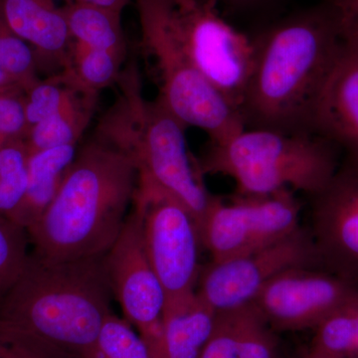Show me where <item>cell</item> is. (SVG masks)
Wrapping results in <instances>:
<instances>
[{
	"mask_svg": "<svg viewBox=\"0 0 358 358\" xmlns=\"http://www.w3.org/2000/svg\"><path fill=\"white\" fill-rule=\"evenodd\" d=\"M219 8L222 6L231 13L239 11L256 10V9L268 8L279 3L282 0H214Z\"/></svg>",
	"mask_w": 358,
	"mask_h": 358,
	"instance_id": "cell-29",
	"label": "cell"
},
{
	"mask_svg": "<svg viewBox=\"0 0 358 358\" xmlns=\"http://www.w3.org/2000/svg\"><path fill=\"white\" fill-rule=\"evenodd\" d=\"M238 358H278L267 320L253 305L238 308Z\"/></svg>",
	"mask_w": 358,
	"mask_h": 358,
	"instance_id": "cell-26",
	"label": "cell"
},
{
	"mask_svg": "<svg viewBox=\"0 0 358 358\" xmlns=\"http://www.w3.org/2000/svg\"><path fill=\"white\" fill-rule=\"evenodd\" d=\"M27 231L0 216V299L15 284L29 259Z\"/></svg>",
	"mask_w": 358,
	"mask_h": 358,
	"instance_id": "cell-25",
	"label": "cell"
},
{
	"mask_svg": "<svg viewBox=\"0 0 358 358\" xmlns=\"http://www.w3.org/2000/svg\"><path fill=\"white\" fill-rule=\"evenodd\" d=\"M216 315L196 292L178 300L166 301L162 338L152 358H199Z\"/></svg>",
	"mask_w": 358,
	"mask_h": 358,
	"instance_id": "cell-16",
	"label": "cell"
},
{
	"mask_svg": "<svg viewBox=\"0 0 358 358\" xmlns=\"http://www.w3.org/2000/svg\"><path fill=\"white\" fill-rule=\"evenodd\" d=\"M338 8L343 21L358 29V0H329Z\"/></svg>",
	"mask_w": 358,
	"mask_h": 358,
	"instance_id": "cell-31",
	"label": "cell"
},
{
	"mask_svg": "<svg viewBox=\"0 0 358 358\" xmlns=\"http://www.w3.org/2000/svg\"><path fill=\"white\" fill-rule=\"evenodd\" d=\"M338 148L313 131L245 128L209 143L199 169L203 176H228L240 195H267L284 189L313 197L333 178Z\"/></svg>",
	"mask_w": 358,
	"mask_h": 358,
	"instance_id": "cell-5",
	"label": "cell"
},
{
	"mask_svg": "<svg viewBox=\"0 0 358 358\" xmlns=\"http://www.w3.org/2000/svg\"><path fill=\"white\" fill-rule=\"evenodd\" d=\"M301 203L293 190L267 195L212 196L199 226L212 262L251 253L293 234Z\"/></svg>",
	"mask_w": 358,
	"mask_h": 358,
	"instance_id": "cell-9",
	"label": "cell"
},
{
	"mask_svg": "<svg viewBox=\"0 0 358 358\" xmlns=\"http://www.w3.org/2000/svg\"><path fill=\"white\" fill-rule=\"evenodd\" d=\"M357 296L315 327V336L308 352L319 358L348 357L355 341V301Z\"/></svg>",
	"mask_w": 358,
	"mask_h": 358,
	"instance_id": "cell-22",
	"label": "cell"
},
{
	"mask_svg": "<svg viewBox=\"0 0 358 358\" xmlns=\"http://www.w3.org/2000/svg\"><path fill=\"white\" fill-rule=\"evenodd\" d=\"M127 55L86 46L72 39L62 71L89 91L100 94L117 84L124 70Z\"/></svg>",
	"mask_w": 358,
	"mask_h": 358,
	"instance_id": "cell-20",
	"label": "cell"
},
{
	"mask_svg": "<svg viewBox=\"0 0 358 358\" xmlns=\"http://www.w3.org/2000/svg\"><path fill=\"white\" fill-rule=\"evenodd\" d=\"M7 22L34 50L38 64L64 68L71 37L63 6L59 0H0Z\"/></svg>",
	"mask_w": 358,
	"mask_h": 358,
	"instance_id": "cell-15",
	"label": "cell"
},
{
	"mask_svg": "<svg viewBox=\"0 0 358 358\" xmlns=\"http://www.w3.org/2000/svg\"><path fill=\"white\" fill-rule=\"evenodd\" d=\"M141 49L159 95L157 99L185 124L203 131L209 143L227 140L246 128L239 110L214 89L174 34L166 0H136Z\"/></svg>",
	"mask_w": 358,
	"mask_h": 358,
	"instance_id": "cell-6",
	"label": "cell"
},
{
	"mask_svg": "<svg viewBox=\"0 0 358 358\" xmlns=\"http://www.w3.org/2000/svg\"><path fill=\"white\" fill-rule=\"evenodd\" d=\"M28 157L24 140L13 141L0 150V216L8 218L24 195Z\"/></svg>",
	"mask_w": 358,
	"mask_h": 358,
	"instance_id": "cell-24",
	"label": "cell"
},
{
	"mask_svg": "<svg viewBox=\"0 0 358 358\" xmlns=\"http://www.w3.org/2000/svg\"><path fill=\"white\" fill-rule=\"evenodd\" d=\"M322 263L310 232L301 228L272 245L245 255L211 262L200 271V299L216 313L251 305L278 275Z\"/></svg>",
	"mask_w": 358,
	"mask_h": 358,
	"instance_id": "cell-10",
	"label": "cell"
},
{
	"mask_svg": "<svg viewBox=\"0 0 358 358\" xmlns=\"http://www.w3.org/2000/svg\"><path fill=\"white\" fill-rule=\"evenodd\" d=\"M345 36L322 85L310 129L345 154L358 155V29L343 21Z\"/></svg>",
	"mask_w": 358,
	"mask_h": 358,
	"instance_id": "cell-14",
	"label": "cell"
},
{
	"mask_svg": "<svg viewBox=\"0 0 358 358\" xmlns=\"http://www.w3.org/2000/svg\"><path fill=\"white\" fill-rule=\"evenodd\" d=\"M63 3H83L122 13L131 0H62Z\"/></svg>",
	"mask_w": 358,
	"mask_h": 358,
	"instance_id": "cell-32",
	"label": "cell"
},
{
	"mask_svg": "<svg viewBox=\"0 0 358 358\" xmlns=\"http://www.w3.org/2000/svg\"><path fill=\"white\" fill-rule=\"evenodd\" d=\"M117 99L101 117L95 134L129 155L138 178L147 179L178 199L199 227L213 195L204 185L199 160L188 152L185 129L157 98L143 96L136 63L122 70Z\"/></svg>",
	"mask_w": 358,
	"mask_h": 358,
	"instance_id": "cell-4",
	"label": "cell"
},
{
	"mask_svg": "<svg viewBox=\"0 0 358 358\" xmlns=\"http://www.w3.org/2000/svg\"><path fill=\"white\" fill-rule=\"evenodd\" d=\"M355 333L352 352L348 358H358V296L355 301Z\"/></svg>",
	"mask_w": 358,
	"mask_h": 358,
	"instance_id": "cell-33",
	"label": "cell"
},
{
	"mask_svg": "<svg viewBox=\"0 0 358 358\" xmlns=\"http://www.w3.org/2000/svg\"><path fill=\"white\" fill-rule=\"evenodd\" d=\"M76 155V145H62L29 155L24 195L8 219L26 230L34 225L55 199Z\"/></svg>",
	"mask_w": 358,
	"mask_h": 358,
	"instance_id": "cell-17",
	"label": "cell"
},
{
	"mask_svg": "<svg viewBox=\"0 0 358 358\" xmlns=\"http://www.w3.org/2000/svg\"><path fill=\"white\" fill-rule=\"evenodd\" d=\"M303 358H319V357H313V355H310V352H307L305 353V357H303Z\"/></svg>",
	"mask_w": 358,
	"mask_h": 358,
	"instance_id": "cell-34",
	"label": "cell"
},
{
	"mask_svg": "<svg viewBox=\"0 0 358 358\" xmlns=\"http://www.w3.org/2000/svg\"><path fill=\"white\" fill-rule=\"evenodd\" d=\"M313 199L310 234L322 263L358 282V155L346 154L329 185Z\"/></svg>",
	"mask_w": 358,
	"mask_h": 358,
	"instance_id": "cell-13",
	"label": "cell"
},
{
	"mask_svg": "<svg viewBox=\"0 0 358 358\" xmlns=\"http://www.w3.org/2000/svg\"><path fill=\"white\" fill-rule=\"evenodd\" d=\"M27 133L24 94L20 91L0 93V150L13 141L24 140Z\"/></svg>",
	"mask_w": 358,
	"mask_h": 358,
	"instance_id": "cell-28",
	"label": "cell"
},
{
	"mask_svg": "<svg viewBox=\"0 0 358 358\" xmlns=\"http://www.w3.org/2000/svg\"><path fill=\"white\" fill-rule=\"evenodd\" d=\"M357 294V282L334 273L299 267L271 280L252 305L271 327L281 331H303L315 329Z\"/></svg>",
	"mask_w": 358,
	"mask_h": 358,
	"instance_id": "cell-12",
	"label": "cell"
},
{
	"mask_svg": "<svg viewBox=\"0 0 358 358\" xmlns=\"http://www.w3.org/2000/svg\"><path fill=\"white\" fill-rule=\"evenodd\" d=\"M166 1L169 23L193 65L241 113L255 57L253 40L224 18L214 0Z\"/></svg>",
	"mask_w": 358,
	"mask_h": 358,
	"instance_id": "cell-7",
	"label": "cell"
},
{
	"mask_svg": "<svg viewBox=\"0 0 358 358\" xmlns=\"http://www.w3.org/2000/svg\"><path fill=\"white\" fill-rule=\"evenodd\" d=\"M131 207L140 218L145 251L166 301L194 294L201 271V242L192 214L173 195L143 178H138Z\"/></svg>",
	"mask_w": 358,
	"mask_h": 358,
	"instance_id": "cell-8",
	"label": "cell"
},
{
	"mask_svg": "<svg viewBox=\"0 0 358 358\" xmlns=\"http://www.w3.org/2000/svg\"><path fill=\"white\" fill-rule=\"evenodd\" d=\"M114 298L105 255L49 261L30 254L0 299V333L46 358H86Z\"/></svg>",
	"mask_w": 358,
	"mask_h": 358,
	"instance_id": "cell-1",
	"label": "cell"
},
{
	"mask_svg": "<svg viewBox=\"0 0 358 358\" xmlns=\"http://www.w3.org/2000/svg\"><path fill=\"white\" fill-rule=\"evenodd\" d=\"M138 180L131 157L94 136L77 152L50 206L26 230L33 255L49 261L106 255L126 223Z\"/></svg>",
	"mask_w": 358,
	"mask_h": 358,
	"instance_id": "cell-3",
	"label": "cell"
},
{
	"mask_svg": "<svg viewBox=\"0 0 358 358\" xmlns=\"http://www.w3.org/2000/svg\"><path fill=\"white\" fill-rule=\"evenodd\" d=\"M238 310L218 313L199 358H238Z\"/></svg>",
	"mask_w": 358,
	"mask_h": 358,
	"instance_id": "cell-27",
	"label": "cell"
},
{
	"mask_svg": "<svg viewBox=\"0 0 358 358\" xmlns=\"http://www.w3.org/2000/svg\"><path fill=\"white\" fill-rule=\"evenodd\" d=\"M38 68L34 50L11 29L0 6V93H25L39 81Z\"/></svg>",
	"mask_w": 358,
	"mask_h": 358,
	"instance_id": "cell-21",
	"label": "cell"
},
{
	"mask_svg": "<svg viewBox=\"0 0 358 358\" xmlns=\"http://www.w3.org/2000/svg\"><path fill=\"white\" fill-rule=\"evenodd\" d=\"M115 300L154 355L162 334L166 294L148 259L138 213L131 207L121 234L105 255Z\"/></svg>",
	"mask_w": 358,
	"mask_h": 358,
	"instance_id": "cell-11",
	"label": "cell"
},
{
	"mask_svg": "<svg viewBox=\"0 0 358 358\" xmlns=\"http://www.w3.org/2000/svg\"><path fill=\"white\" fill-rule=\"evenodd\" d=\"M86 358H152L150 348L126 319L110 313Z\"/></svg>",
	"mask_w": 358,
	"mask_h": 358,
	"instance_id": "cell-23",
	"label": "cell"
},
{
	"mask_svg": "<svg viewBox=\"0 0 358 358\" xmlns=\"http://www.w3.org/2000/svg\"><path fill=\"white\" fill-rule=\"evenodd\" d=\"M343 36L341 13L324 0L253 37L255 57L241 107L246 128L312 131L315 101Z\"/></svg>",
	"mask_w": 358,
	"mask_h": 358,
	"instance_id": "cell-2",
	"label": "cell"
},
{
	"mask_svg": "<svg viewBox=\"0 0 358 358\" xmlns=\"http://www.w3.org/2000/svg\"><path fill=\"white\" fill-rule=\"evenodd\" d=\"M98 98V93L78 83L53 115L27 131L24 141L28 154L62 145H77L95 114Z\"/></svg>",
	"mask_w": 358,
	"mask_h": 358,
	"instance_id": "cell-18",
	"label": "cell"
},
{
	"mask_svg": "<svg viewBox=\"0 0 358 358\" xmlns=\"http://www.w3.org/2000/svg\"><path fill=\"white\" fill-rule=\"evenodd\" d=\"M0 358H46L13 343L0 333Z\"/></svg>",
	"mask_w": 358,
	"mask_h": 358,
	"instance_id": "cell-30",
	"label": "cell"
},
{
	"mask_svg": "<svg viewBox=\"0 0 358 358\" xmlns=\"http://www.w3.org/2000/svg\"><path fill=\"white\" fill-rule=\"evenodd\" d=\"M63 10L73 40L91 48L127 55L122 13L83 3H64Z\"/></svg>",
	"mask_w": 358,
	"mask_h": 358,
	"instance_id": "cell-19",
	"label": "cell"
}]
</instances>
